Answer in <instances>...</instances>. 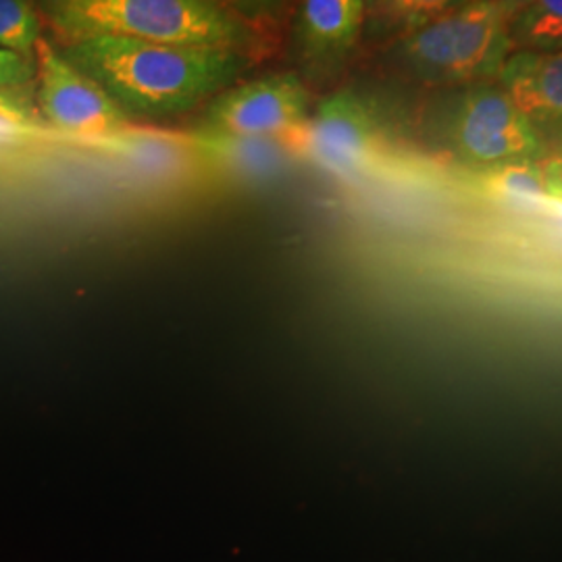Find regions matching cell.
I'll return each instance as SVG.
<instances>
[{
  "label": "cell",
  "mask_w": 562,
  "mask_h": 562,
  "mask_svg": "<svg viewBox=\"0 0 562 562\" xmlns=\"http://www.w3.org/2000/svg\"><path fill=\"white\" fill-rule=\"evenodd\" d=\"M41 18L32 0H0V48L21 57L41 42Z\"/></svg>",
  "instance_id": "obj_14"
},
{
  "label": "cell",
  "mask_w": 562,
  "mask_h": 562,
  "mask_svg": "<svg viewBox=\"0 0 562 562\" xmlns=\"http://www.w3.org/2000/svg\"><path fill=\"white\" fill-rule=\"evenodd\" d=\"M467 2L469 0H364V23L375 38L401 41Z\"/></svg>",
  "instance_id": "obj_10"
},
{
  "label": "cell",
  "mask_w": 562,
  "mask_h": 562,
  "mask_svg": "<svg viewBox=\"0 0 562 562\" xmlns=\"http://www.w3.org/2000/svg\"><path fill=\"white\" fill-rule=\"evenodd\" d=\"M238 20L246 21L248 25L252 21L276 20L285 9L288 0H213Z\"/></svg>",
  "instance_id": "obj_17"
},
{
  "label": "cell",
  "mask_w": 562,
  "mask_h": 562,
  "mask_svg": "<svg viewBox=\"0 0 562 562\" xmlns=\"http://www.w3.org/2000/svg\"><path fill=\"white\" fill-rule=\"evenodd\" d=\"M446 140L462 161L487 169L504 162L540 161L548 144L496 83L462 86L443 106Z\"/></svg>",
  "instance_id": "obj_4"
},
{
  "label": "cell",
  "mask_w": 562,
  "mask_h": 562,
  "mask_svg": "<svg viewBox=\"0 0 562 562\" xmlns=\"http://www.w3.org/2000/svg\"><path fill=\"white\" fill-rule=\"evenodd\" d=\"M480 181L483 188L510 199L533 201L548 196L540 161L504 162L496 167H487L480 171Z\"/></svg>",
  "instance_id": "obj_13"
},
{
  "label": "cell",
  "mask_w": 562,
  "mask_h": 562,
  "mask_svg": "<svg viewBox=\"0 0 562 562\" xmlns=\"http://www.w3.org/2000/svg\"><path fill=\"white\" fill-rule=\"evenodd\" d=\"M510 38L515 50H562V0H517Z\"/></svg>",
  "instance_id": "obj_12"
},
{
  "label": "cell",
  "mask_w": 562,
  "mask_h": 562,
  "mask_svg": "<svg viewBox=\"0 0 562 562\" xmlns=\"http://www.w3.org/2000/svg\"><path fill=\"white\" fill-rule=\"evenodd\" d=\"M34 78V65L27 57L0 48V88H20Z\"/></svg>",
  "instance_id": "obj_18"
},
{
  "label": "cell",
  "mask_w": 562,
  "mask_h": 562,
  "mask_svg": "<svg viewBox=\"0 0 562 562\" xmlns=\"http://www.w3.org/2000/svg\"><path fill=\"white\" fill-rule=\"evenodd\" d=\"M542 169L546 194L550 199L562 202V146L552 157H548V161L543 162Z\"/></svg>",
  "instance_id": "obj_19"
},
{
  "label": "cell",
  "mask_w": 562,
  "mask_h": 562,
  "mask_svg": "<svg viewBox=\"0 0 562 562\" xmlns=\"http://www.w3.org/2000/svg\"><path fill=\"white\" fill-rule=\"evenodd\" d=\"M202 146L244 178H262L276 173L290 144L262 136H215L202 134Z\"/></svg>",
  "instance_id": "obj_11"
},
{
  "label": "cell",
  "mask_w": 562,
  "mask_h": 562,
  "mask_svg": "<svg viewBox=\"0 0 562 562\" xmlns=\"http://www.w3.org/2000/svg\"><path fill=\"white\" fill-rule=\"evenodd\" d=\"M517 0H469L452 13L394 42L392 59L425 86H473L498 80L515 53L510 20Z\"/></svg>",
  "instance_id": "obj_3"
},
{
  "label": "cell",
  "mask_w": 562,
  "mask_h": 562,
  "mask_svg": "<svg viewBox=\"0 0 562 562\" xmlns=\"http://www.w3.org/2000/svg\"><path fill=\"white\" fill-rule=\"evenodd\" d=\"M34 53L42 115L55 130L78 138H115L130 132L127 115L120 106L50 42L41 38Z\"/></svg>",
  "instance_id": "obj_6"
},
{
  "label": "cell",
  "mask_w": 562,
  "mask_h": 562,
  "mask_svg": "<svg viewBox=\"0 0 562 562\" xmlns=\"http://www.w3.org/2000/svg\"><path fill=\"white\" fill-rule=\"evenodd\" d=\"M63 46L90 38H132L240 50L252 30L213 0H41Z\"/></svg>",
  "instance_id": "obj_2"
},
{
  "label": "cell",
  "mask_w": 562,
  "mask_h": 562,
  "mask_svg": "<svg viewBox=\"0 0 562 562\" xmlns=\"http://www.w3.org/2000/svg\"><path fill=\"white\" fill-rule=\"evenodd\" d=\"M498 86L543 140L562 136V50H515L504 63Z\"/></svg>",
  "instance_id": "obj_8"
},
{
  "label": "cell",
  "mask_w": 562,
  "mask_h": 562,
  "mask_svg": "<svg viewBox=\"0 0 562 562\" xmlns=\"http://www.w3.org/2000/svg\"><path fill=\"white\" fill-rule=\"evenodd\" d=\"M382 146L378 115L352 90H340L317 106L292 148L336 173H355Z\"/></svg>",
  "instance_id": "obj_7"
},
{
  "label": "cell",
  "mask_w": 562,
  "mask_h": 562,
  "mask_svg": "<svg viewBox=\"0 0 562 562\" xmlns=\"http://www.w3.org/2000/svg\"><path fill=\"white\" fill-rule=\"evenodd\" d=\"M364 25V0H302L299 42L302 53L317 63L344 59Z\"/></svg>",
  "instance_id": "obj_9"
},
{
  "label": "cell",
  "mask_w": 562,
  "mask_h": 562,
  "mask_svg": "<svg viewBox=\"0 0 562 562\" xmlns=\"http://www.w3.org/2000/svg\"><path fill=\"white\" fill-rule=\"evenodd\" d=\"M123 138L121 148L123 155L134 162L138 169L165 173L173 171L181 162L180 146L173 140H167L162 136H120Z\"/></svg>",
  "instance_id": "obj_15"
},
{
  "label": "cell",
  "mask_w": 562,
  "mask_h": 562,
  "mask_svg": "<svg viewBox=\"0 0 562 562\" xmlns=\"http://www.w3.org/2000/svg\"><path fill=\"white\" fill-rule=\"evenodd\" d=\"M60 55L97 81L125 115L165 117L194 109L244 67L240 50L132 38H90Z\"/></svg>",
  "instance_id": "obj_1"
},
{
  "label": "cell",
  "mask_w": 562,
  "mask_h": 562,
  "mask_svg": "<svg viewBox=\"0 0 562 562\" xmlns=\"http://www.w3.org/2000/svg\"><path fill=\"white\" fill-rule=\"evenodd\" d=\"M13 90L0 88V148L15 144L32 130L30 113Z\"/></svg>",
  "instance_id": "obj_16"
},
{
  "label": "cell",
  "mask_w": 562,
  "mask_h": 562,
  "mask_svg": "<svg viewBox=\"0 0 562 562\" xmlns=\"http://www.w3.org/2000/svg\"><path fill=\"white\" fill-rule=\"evenodd\" d=\"M308 123V92L294 74L265 76L211 102L202 134L262 136L292 144Z\"/></svg>",
  "instance_id": "obj_5"
}]
</instances>
